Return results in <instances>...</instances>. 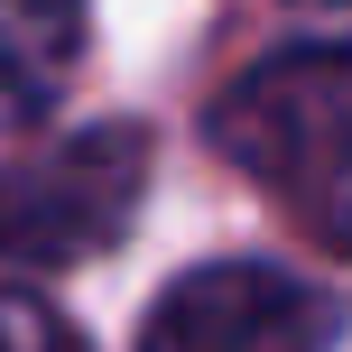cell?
I'll use <instances>...</instances> for the list:
<instances>
[{
  "label": "cell",
  "instance_id": "cell-4",
  "mask_svg": "<svg viewBox=\"0 0 352 352\" xmlns=\"http://www.w3.org/2000/svg\"><path fill=\"white\" fill-rule=\"evenodd\" d=\"M93 47V0H0V130L47 121Z\"/></svg>",
  "mask_w": 352,
  "mask_h": 352
},
{
  "label": "cell",
  "instance_id": "cell-6",
  "mask_svg": "<svg viewBox=\"0 0 352 352\" xmlns=\"http://www.w3.org/2000/svg\"><path fill=\"white\" fill-rule=\"evenodd\" d=\"M278 10H287V19H306L316 37H343V47H352V0H278Z\"/></svg>",
  "mask_w": 352,
  "mask_h": 352
},
{
  "label": "cell",
  "instance_id": "cell-1",
  "mask_svg": "<svg viewBox=\"0 0 352 352\" xmlns=\"http://www.w3.org/2000/svg\"><path fill=\"white\" fill-rule=\"evenodd\" d=\"M204 140L223 148L269 204H287L324 250H352V47L306 37V47L260 56L213 93Z\"/></svg>",
  "mask_w": 352,
  "mask_h": 352
},
{
  "label": "cell",
  "instance_id": "cell-3",
  "mask_svg": "<svg viewBox=\"0 0 352 352\" xmlns=\"http://www.w3.org/2000/svg\"><path fill=\"white\" fill-rule=\"evenodd\" d=\"M343 297L278 260H204L167 278L148 306L140 352H334Z\"/></svg>",
  "mask_w": 352,
  "mask_h": 352
},
{
  "label": "cell",
  "instance_id": "cell-5",
  "mask_svg": "<svg viewBox=\"0 0 352 352\" xmlns=\"http://www.w3.org/2000/svg\"><path fill=\"white\" fill-rule=\"evenodd\" d=\"M0 352H93L47 297H0Z\"/></svg>",
  "mask_w": 352,
  "mask_h": 352
},
{
  "label": "cell",
  "instance_id": "cell-2",
  "mask_svg": "<svg viewBox=\"0 0 352 352\" xmlns=\"http://www.w3.org/2000/svg\"><path fill=\"white\" fill-rule=\"evenodd\" d=\"M140 195H148V130L140 121L65 130V140L0 167V260L74 269L140 223Z\"/></svg>",
  "mask_w": 352,
  "mask_h": 352
}]
</instances>
